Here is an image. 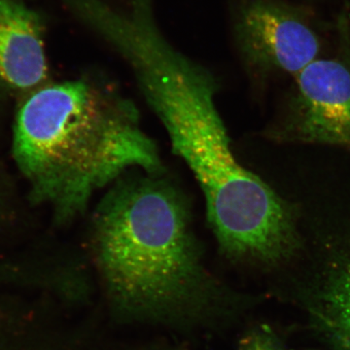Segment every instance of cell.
I'll use <instances>...</instances> for the list:
<instances>
[{
    "label": "cell",
    "instance_id": "6da1fadb",
    "mask_svg": "<svg viewBox=\"0 0 350 350\" xmlns=\"http://www.w3.org/2000/svg\"><path fill=\"white\" fill-rule=\"evenodd\" d=\"M96 29L130 64L174 153L194 174L222 250L268 264L293 254L299 244L293 209L239 162L216 105L215 79L163 38L150 0H131L125 14L105 9Z\"/></svg>",
    "mask_w": 350,
    "mask_h": 350
},
{
    "label": "cell",
    "instance_id": "7a4b0ae2",
    "mask_svg": "<svg viewBox=\"0 0 350 350\" xmlns=\"http://www.w3.org/2000/svg\"><path fill=\"white\" fill-rule=\"evenodd\" d=\"M13 156L32 200L63 224L82 215L94 193L126 172L163 174L135 105L87 79L31 92L16 119Z\"/></svg>",
    "mask_w": 350,
    "mask_h": 350
},
{
    "label": "cell",
    "instance_id": "3957f363",
    "mask_svg": "<svg viewBox=\"0 0 350 350\" xmlns=\"http://www.w3.org/2000/svg\"><path fill=\"white\" fill-rule=\"evenodd\" d=\"M92 241L107 286L126 310L163 314L202 296L206 273L187 202L162 174L113 183L94 213Z\"/></svg>",
    "mask_w": 350,
    "mask_h": 350
},
{
    "label": "cell",
    "instance_id": "277c9868",
    "mask_svg": "<svg viewBox=\"0 0 350 350\" xmlns=\"http://www.w3.org/2000/svg\"><path fill=\"white\" fill-rule=\"evenodd\" d=\"M234 36L245 63L262 73L296 76L319 59L321 44L305 11L282 0H244Z\"/></svg>",
    "mask_w": 350,
    "mask_h": 350
},
{
    "label": "cell",
    "instance_id": "5b68a950",
    "mask_svg": "<svg viewBox=\"0 0 350 350\" xmlns=\"http://www.w3.org/2000/svg\"><path fill=\"white\" fill-rule=\"evenodd\" d=\"M296 93L282 135L304 144L350 148V66L317 59L296 75Z\"/></svg>",
    "mask_w": 350,
    "mask_h": 350
},
{
    "label": "cell",
    "instance_id": "8992f818",
    "mask_svg": "<svg viewBox=\"0 0 350 350\" xmlns=\"http://www.w3.org/2000/svg\"><path fill=\"white\" fill-rule=\"evenodd\" d=\"M40 16L22 0H0V84L33 92L48 77Z\"/></svg>",
    "mask_w": 350,
    "mask_h": 350
},
{
    "label": "cell",
    "instance_id": "52a82bcc",
    "mask_svg": "<svg viewBox=\"0 0 350 350\" xmlns=\"http://www.w3.org/2000/svg\"><path fill=\"white\" fill-rule=\"evenodd\" d=\"M313 312L329 340L340 350H350V246L325 271Z\"/></svg>",
    "mask_w": 350,
    "mask_h": 350
},
{
    "label": "cell",
    "instance_id": "ba28073f",
    "mask_svg": "<svg viewBox=\"0 0 350 350\" xmlns=\"http://www.w3.org/2000/svg\"><path fill=\"white\" fill-rule=\"evenodd\" d=\"M245 350H284L280 347L273 338L266 335H258L251 338Z\"/></svg>",
    "mask_w": 350,
    "mask_h": 350
}]
</instances>
